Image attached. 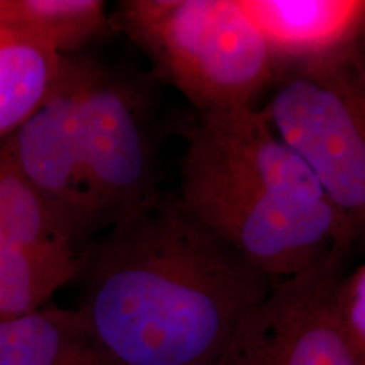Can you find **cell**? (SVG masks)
<instances>
[{
    "instance_id": "1",
    "label": "cell",
    "mask_w": 365,
    "mask_h": 365,
    "mask_svg": "<svg viewBox=\"0 0 365 365\" xmlns=\"http://www.w3.org/2000/svg\"><path fill=\"white\" fill-rule=\"evenodd\" d=\"M78 313L118 365H213L276 281L156 191L91 250Z\"/></svg>"
},
{
    "instance_id": "3",
    "label": "cell",
    "mask_w": 365,
    "mask_h": 365,
    "mask_svg": "<svg viewBox=\"0 0 365 365\" xmlns=\"http://www.w3.org/2000/svg\"><path fill=\"white\" fill-rule=\"evenodd\" d=\"M117 24L198 115L255 107L276 71L239 0H127Z\"/></svg>"
},
{
    "instance_id": "7",
    "label": "cell",
    "mask_w": 365,
    "mask_h": 365,
    "mask_svg": "<svg viewBox=\"0 0 365 365\" xmlns=\"http://www.w3.org/2000/svg\"><path fill=\"white\" fill-rule=\"evenodd\" d=\"M267 41L276 63L339 58L365 21V2L354 0H239Z\"/></svg>"
},
{
    "instance_id": "5",
    "label": "cell",
    "mask_w": 365,
    "mask_h": 365,
    "mask_svg": "<svg viewBox=\"0 0 365 365\" xmlns=\"http://www.w3.org/2000/svg\"><path fill=\"white\" fill-rule=\"evenodd\" d=\"M59 85L68 103L70 148L102 230L156 193V164L130 88L90 61L65 58Z\"/></svg>"
},
{
    "instance_id": "9",
    "label": "cell",
    "mask_w": 365,
    "mask_h": 365,
    "mask_svg": "<svg viewBox=\"0 0 365 365\" xmlns=\"http://www.w3.org/2000/svg\"><path fill=\"white\" fill-rule=\"evenodd\" d=\"M105 24L100 0H0V41L38 46L61 56L98 36Z\"/></svg>"
},
{
    "instance_id": "11",
    "label": "cell",
    "mask_w": 365,
    "mask_h": 365,
    "mask_svg": "<svg viewBox=\"0 0 365 365\" xmlns=\"http://www.w3.org/2000/svg\"><path fill=\"white\" fill-rule=\"evenodd\" d=\"M61 281L34 261L0 203V318L46 307Z\"/></svg>"
},
{
    "instance_id": "13",
    "label": "cell",
    "mask_w": 365,
    "mask_h": 365,
    "mask_svg": "<svg viewBox=\"0 0 365 365\" xmlns=\"http://www.w3.org/2000/svg\"><path fill=\"white\" fill-rule=\"evenodd\" d=\"M341 59L349 66V70L352 71L355 80L365 90V21L360 26L357 34L354 36L352 43L349 44V48L341 54Z\"/></svg>"
},
{
    "instance_id": "4",
    "label": "cell",
    "mask_w": 365,
    "mask_h": 365,
    "mask_svg": "<svg viewBox=\"0 0 365 365\" xmlns=\"http://www.w3.org/2000/svg\"><path fill=\"white\" fill-rule=\"evenodd\" d=\"M259 110L336 212L365 225V90L341 56L293 65Z\"/></svg>"
},
{
    "instance_id": "6",
    "label": "cell",
    "mask_w": 365,
    "mask_h": 365,
    "mask_svg": "<svg viewBox=\"0 0 365 365\" xmlns=\"http://www.w3.org/2000/svg\"><path fill=\"white\" fill-rule=\"evenodd\" d=\"M349 249L274 282L213 365H365L340 308Z\"/></svg>"
},
{
    "instance_id": "8",
    "label": "cell",
    "mask_w": 365,
    "mask_h": 365,
    "mask_svg": "<svg viewBox=\"0 0 365 365\" xmlns=\"http://www.w3.org/2000/svg\"><path fill=\"white\" fill-rule=\"evenodd\" d=\"M0 365H118L78 309L43 307L0 318Z\"/></svg>"
},
{
    "instance_id": "10",
    "label": "cell",
    "mask_w": 365,
    "mask_h": 365,
    "mask_svg": "<svg viewBox=\"0 0 365 365\" xmlns=\"http://www.w3.org/2000/svg\"><path fill=\"white\" fill-rule=\"evenodd\" d=\"M65 58L38 46L0 41V139L11 135L46 102Z\"/></svg>"
},
{
    "instance_id": "2",
    "label": "cell",
    "mask_w": 365,
    "mask_h": 365,
    "mask_svg": "<svg viewBox=\"0 0 365 365\" xmlns=\"http://www.w3.org/2000/svg\"><path fill=\"white\" fill-rule=\"evenodd\" d=\"M176 195L196 222L274 281L350 247L355 237L255 107L198 115Z\"/></svg>"
},
{
    "instance_id": "12",
    "label": "cell",
    "mask_w": 365,
    "mask_h": 365,
    "mask_svg": "<svg viewBox=\"0 0 365 365\" xmlns=\"http://www.w3.org/2000/svg\"><path fill=\"white\" fill-rule=\"evenodd\" d=\"M340 308L365 364V266L340 284Z\"/></svg>"
}]
</instances>
